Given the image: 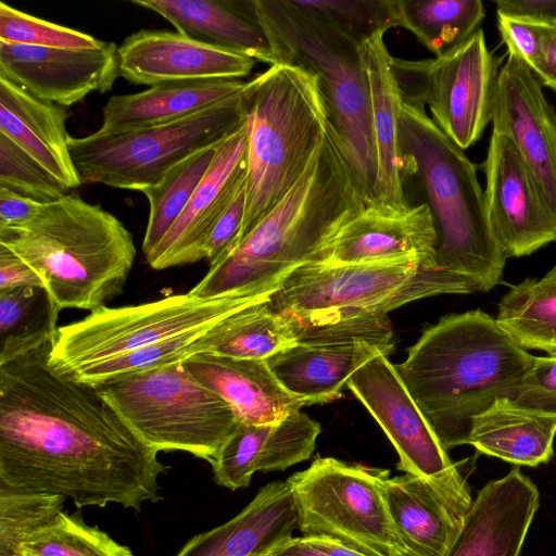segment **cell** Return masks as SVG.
<instances>
[{
	"mask_svg": "<svg viewBox=\"0 0 556 556\" xmlns=\"http://www.w3.org/2000/svg\"><path fill=\"white\" fill-rule=\"evenodd\" d=\"M51 341L0 365V484L77 507L157 502L167 467L97 387L49 364Z\"/></svg>",
	"mask_w": 556,
	"mask_h": 556,
	"instance_id": "cell-1",
	"label": "cell"
},
{
	"mask_svg": "<svg viewBox=\"0 0 556 556\" xmlns=\"http://www.w3.org/2000/svg\"><path fill=\"white\" fill-rule=\"evenodd\" d=\"M366 206L330 122L299 181L189 292L208 299L269 298L296 268L324 263L339 230Z\"/></svg>",
	"mask_w": 556,
	"mask_h": 556,
	"instance_id": "cell-2",
	"label": "cell"
},
{
	"mask_svg": "<svg viewBox=\"0 0 556 556\" xmlns=\"http://www.w3.org/2000/svg\"><path fill=\"white\" fill-rule=\"evenodd\" d=\"M534 355L481 309L441 317L394 365L402 382L448 451L468 444L472 418L514 397Z\"/></svg>",
	"mask_w": 556,
	"mask_h": 556,
	"instance_id": "cell-3",
	"label": "cell"
},
{
	"mask_svg": "<svg viewBox=\"0 0 556 556\" xmlns=\"http://www.w3.org/2000/svg\"><path fill=\"white\" fill-rule=\"evenodd\" d=\"M0 244L40 276L56 313L105 306L123 292L136 256L122 222L76 192L42 204L22 225L0 229Z\"/></svg>",
	"mask_w": 556,
	"mask_h": 556,
	"instance_id": "cell-4",
	"label": "cell"
},
{
	"mask_svg": "<svg viewBox=\"0 0 556 556\" xmlns=\"http://www.w3.org/2000/svg\"><path fill=\"white\" fill-rule=\"evenodd\" d=\"M399 141L403 185L414 182L434 223L437 267L489 292L500 283L507 258L493 237L475 164L425 108L406 102L400 111Z\"/></svg>",
	"mask_w": 556,
	"mask_h": 556,
	"instance_id": "cell-5",
	"label": "cell"
},
{
	"mask_svg": "<svg viewBox=\"0 0 556 556\" xmlns=\"http://www.w3.org/2000/svg\"><path fill=\"white\" fill-rule=\"evenodd\" d=\"M253 5L269 42V64L298 66L317 78L329 122L366 205L374 204L377 159L362 45L294 0H253Z\"/></svg>",
	"mask_w": 556,
	"mask_h": 556,
	"instance_id": "cell-6",
	"label": "cell"
},
{
	"mask_svg": "<svg viewBox=\"0 0 556 556\" xmlns=\"http://www.w3.org/2000/svg\"><path fill=\"white\" fill-rule=\"evenodd\" d=\"M245 104L248 178L240 242L299 181L329 125L317 78L293 65H270L247 81Z\"/></svg>",
	"mask_w": 556,
	"mask_h": 556,
	"instance_id": "cell-7",
	"label": "cell"
},
{
	"mask_svg": "<svg viewBox=\"0 0 556 556\" xmlns=\"http://www.w3.org/2000/svg\"><path fill=\"white\" fill-rule=\"evenodd\" d=\"M466 277L416 261L330 265L293 270L269 295L273 307L303 323L387 316L413 301L477 292Z\"/></svg>",
	"mask_w": 556,
	"mask_h": 556,
	"instance_id": "cell-8",
	"label": "cell"
},
{
	"mask_svg": "<svg viewBox=\"0 0 556 556\" xmlns=\"http://www.w3.org/2000/svg\"><path fill=\"white\" fill-rule=\"evenodd\" d=\"M97 388L157 452L182 451L212 464L241 424L232 407L197 380L184 362L127 375Z\"/></svg>",
	"mask_w": 556,
	"mask_h": 556,
	"instance_id": "cell-9",
	"label": "cell"
},
{
	"mask_svg": "<svg viewBox=\"0 0 556 556\" xmlns=\"http://www.w3.org/2000/svg\"><path fill=\"white\" fill-rule=\"evenodd\" d=\"M245 88L173 122L114 134L70 136L68 149L81 184L137 191L156 184L174 165L219 143L245 122Z\"/></svg>",
	"mask_w": 556,
	"mask_h": 556,
	"instance_id": "cell-10",
	"label": "cell"
},
{
	"mask_svg": "<svg viewBox=\"0 0 556 556\" xmlns=\"http://www.w3.org/2000/svg\"><path fill=\"white\" fill-rule=\"evenodd\" d=\"M388 469L317 456L286 481L303 536L336 539L368 556H408L386 498Z\"/></svg>",
	"mask_w": 556,
	"mask_h": 556,
	"instance_id": "cell-11",
	"label": "cell"
},
{
	"mask_svg": "<svg viewBox=\"0 0 556 556\" xmlns=\"http://www.w3.org/2000/svg\"><path fill=\"white\" fill-rule=\"evenodd\" d=\"M263 300L237 295L203 299L188 292L138 305L103 306L58 328L49 364L71 376L87 366L215 324Z\"/></svg>",
	"mask_w": 556,
	"mask_h": 556,
	"instance_id": "cell-12",
	"label": "cell"
},
{
	"mask_svg": "<svg viewBox=\"0 0 556 556\" xmlns=\"http://www.w3.org/2000/svg\"><path fill=\"white\" fill-rule=\"evenodd\" d=\"M498 64L481 28L445 55L391 60L402 101L427 104L434 124L462 150L475 144L492 122Z\"/></svg>",
	"mask_w": 556,
	"mask_h": 556,
	"instance_id": "cell-13",
	"label": "cell"
},
{
	"mask_svg": "<svg viewBox=\"0 0 556 556\" xmlns=\"http://www.w3.org/2000/svg\"><path fill=\"white\" fill-rule=\"evenodd\" d=\"M346 388L394 446L399 455L396 468L427 482L462 520L472 503L470 486L388 355L379 353L361 366L346 381Z\"/></svg>",
	"mask_w": 556,
	"mask_h": 556,
	"instance_id": "cell-14",
	"label": "cell"
},
{
	"mask_svg": "<svg viewBox=\"0 0 556 556\" xmlns=\"http://www.w3.org/2000/svg\"><path fill=\"white\" fill-rule=\"evenodd\" d=\"M483 167L488 219L505 257L527 256L556 242V214L508 136L492 131Z\"/></svg>",
	"mask_w": 556,
	"mask_h": 556,
	"instance_id": "cell-15",
	"label": "cell"
},
{
	"mask_svg": "<svg viewBox=\"0 0 556 556\" xmlns=\"http://www.w3.org/2000/svg\"><path fill=\"white\" fill-rule=\"evenodd\" d=\"M117 46L61 49L0 41V76L31 96L66 108L93 91L112 89L118 74Z\"/></svg>",
	"mask_w": 556,
	"mask_h": 556,
	"instance_id": "cell-16",
	"label": "cell"
},
{
	"mask_svg": "<svg viewBox=\"0 0 556 556\" xmlns=\"http://www.w3.org/2000/svg\"><path fill=\"white\" fill-rule=\"evenodd\" d=\"M248 121L222 140L208 170L187 206L146 256L153 269L198 262L205 257V245L212 229L247 187Z\"/></svg>",
	"mask_w": 556,
	"mask_h": 556,
	"instance_id": "cell-17",
	"label": "cell"
},
{
	"mask_svg": "<svg viewBox=\"0 0 556 556\" xmlns=\"http://www.w3.org/2000/svg\"><path fill=\"white\" fill-rule=\"evenodd\" d=\"M492 125L513 140L556 214V113L535 74L510 53L500 68Z\"/></svg>",
	"mask_w": 556,
	"mask_h": 556,
	"instance_id": "cell-18",
	"label": "cell"
},
{
	"mask_svg": "<svg viewBox=\"0 0 556 556\" xmlns=\"http://www.w3.org/2000/svg\"><path fill=\"white\" fill-rule=\"evenodd\" d=\"M118 74L135 85L248 76L255 60L203 43L179 33L142 29L129 35L117 48Z\"/></svg>",
	"mask_w": 556,
	"mask_h": 556,
	"instance_id": "cell-19",
	"label": "cell"
},
{
	"mask_svg": "<svg viewBox=\"0 0 556 556\" xmlns=\"http://www.w3.org/2000/svg\"><path fill=\"white\" fill-rule=\"evenodd\" d=\"M437 243V230L427 204H414L404 210L366 205L334 236L324 263L416 261L427 268L439 269Z\"/></svg>",
	"mask_w": 556,
	"mask_h": 556,
	"instance_id": "cell-20",
	"label": "cell"
},
{
	"mask_svg": "<svg viewBox=\"0 0 556 556\" xmlns=\"http://www.w3.org/2000/svg\"><path fill=\"white\" fill-rule=\"evenodd\" d=\"M540 492L515 466L479 490L443 556H519Z\"/></svg>",
	"mask_w": 556,
	"mask_h": 556,
	"instance_id": "cell-21",
	"label": "cell"
},
{
	"mask_svg": "<svg viewBox=\"0 0 556 556\" xmlns=\"http://www.w3.org/2000/svg\"><path fill=\"white\" fill-rule=\"evenodd\" d=\"M320 425L301 410L263 425L241 422L212 465L217 484L236 491L249 486L257 471L285 470L313 454Z\"/></svg>",
	"mask_w": 556,
	"mask_h": 556,
	"instance_id": "cell-22",
	"label": "cell"
},
{
	"mask_svg": "<svg viewBox=\"0 0 556 556\" xmlns=\"http://www.w3.org/2000/svg\"><path fill=\"white\" fill-rule=\"evenodd\" d=\"M298 510L287 481L262 486L227 522L191 538L176 556H253L292 538Z\"/></svg>",
	"mask_w": 556,
	"mask_h": 556,
	"instance_id": "cell-23",
	"label": "cell"
},
{
	"mask_svg": "<svg viewBox=\"0 0 556 556\" xmlns=\"http://www.w3.org/2000/svg\"><path fill=\"white\" fill-rule=\"evenodd\" d=\"M379 353L388 355L363 340L295 342L266 363L279 383L306 406L341 397L349 378Z\"/></svg>",
	"mask_w": 556,
	"mask_h": 556,
	"instance_id": "cell-24",
	"label": "cell"
},
{
	"mask_svg": "<svg viewBox=\"0 0 556 556\" xmlns=\"http://www.w3.org/2000/svg\"><path fill=\"white\" fill-rule=\"evenodd\" d=\"M184 365L197 380L224 399L241 422H277L305 406L279 383L264 359L206 352L191 356Z\"/></svg>",
	"mask_w": 556,
	"mask_h": 556,
	"instance_id": "cell-25",
	"label": "cell"
},
{
	"mask_svg": "<svg viewBox=\"0 0 556 556\" xmlns=\"http://www.w3.org/2000/svg\"><path fill=\"white\" fill-rule=\"evenodd\" d=\"M66 108L42 101L0 76V135L68 190L81 185L70 149Z\"/></svg>",
	"mask_w": 556,
	"mask_h": 556,
	"instance_id": "cell-26",
	"label": "cell"
},
{
	"mask_svg": "<svg viewBox=\"0 0 556 556\" xmlns=\"http://www.w3.org/2000/svg\"><path fill=\"white\" fill-rule=\"evenodd\" d=\"M168 21L176 31L269 64L270 47L253 0H132Z\"/></svg>",
	"mask_w": 556,
	"mask_h": 556,
	"instance_id": "cell-27",
	"label": "cell"
},
{
	"mask_svg": "<svg viewBox=\"0 0 556 556\" xmlns=\"http://www.w3.org/2000/svg\"><path fill=\"white\" fill-rule=\"evenodd\" d=\"M383 35L384 33H380L361 46L369 85L377 159L374 205L404 210L410 205L403 185L399 141V119L403 101L391 66L392 55L384 43Z\"/></svg>",
	"mask_w": 556,
	"mask_h": 556,
	"instance_id": "cell-28",
	"label": "cell"
},
{
	"mask_svg": "<svg viewBox=\"0 0 556 556\" xmlns=\"http://www.w3.org/2000/svg\"><path fill=\"white\" fill-rule=\"evenodd\" d=\"M555 435L556 414L502 397L472 418L468 444L515 466L536 467L553 457Z\"/></svg>",
	"mask_w": 556,
	"mask_h": 556,
	"instance_id": "cell-29",
	"label": "cell"
},
{
	"mask_svg": "<svg viewBox=\"0 0 556 556\" xmlns=\"http://www.w3.org/2000/svg\"><path fill=\"white\" fill-rule=\"evenodd\" d=\"M245 85L240 79L174 81L114 96L102 108L97 131L114 134L173 122L239 93Z\"/></svg>",
	"mask_w": 556,
	"mask_h": 556,
	"instance_id": "cell-30",
	"label": "cell"
},
{
	"mask_svg": "<svg viewBox=\"0 0 556 556\" xmlns=\"http://www.w3.org/2000/svg\"><path fill=\"white\" fill-rule=\"evenodd\" d=\"M394 530L408 556H443L462 520L424 480L404 473L384 482Z\"/></svg>",
	"mask_w": 556,
	"mask_h": 556,
	"instance_id": "cell-31",
	"label": "cell"
},
{
	"mask_svg": "<svg viewBox=\"0 0 556 556\" xmlns=\"http://www.w3.org/2000/svg\"><path fill=\"white\" fill-rule=\"evenodd\" d=\"M236 313L215 324L87 366L67 377L99 387L127 375L185 362L200 353L213 352L227 337Z\"/></svg>",
	"mask_w": 556,
	"mask_h": 556,
	"instance_id": "cell-32",
	"label": "cell"
},
{
	"mask_svg": "<svg viewBox=\"0 0 556 556\" xmlns=\"http://www.w3.org/2000/svg\"><path fill=\"white\" fill-rule=\"evenodd\" d=\"M399 26L431 53L445 55L464 45L485 17L481 0H396Z\"/></svg>",
	"mask_w": 556,
	"mask_h": 556,
	"instance_id": "cell-33",
	"label": "cell"
},
{
	"mask_svg": "<svg viewBox=\"0 0 556 556\" xmlns=\"http://www.w3.org/2000/svg\"><path fill=\"white\" fill-rule=\"evenodd\" d=\"M495 320L522 349L556 353V285L527 278L510 286Z\"/></svg>",
	"mask_w": 556,
	"mask_h": 556,
	"instance_id": "cell-34",
	"label": "cell"
},
{
	"mask_svg": "<svg viewBox=\"0 0 556 556\" xmlns=\"http://www.w3.org/2000/svg\"><path fill=\"white\" fill-rule=\"evenodd\" d=\"M58 315L42 288L0 291V365L52 341Z\"/></svg>",
	"mask_w": 556,
	"mask_h": 556,
	"instance_id": "cell-35",
	"label": "cell"
},
{
	"mask_svg": "<svg viewBox=\"0 0 556 556\" xmlns=\"http://www.w3.org/2000/svg\"><path fill=\"white\" fill-rule=\"evenodd\" d=\"M218 143L199 150L174 165L154 185L142 189L150 211L142 242L147 256L178 219L208 170Z\"/></svg>",
	"mask_w": 556,
	"mask_h": 556,
	"instance_id": "cell-36",
	"label": "cell"
},
{
	"mask_svg": "<svg viewBox=\"0 0 556 556\" xmlns=\"http://www.w3.org/2000/svg\"><path fill=\"white\" fill-rule=\"evenodd\" d=\"M295 342L293 319L277 312L267 298L237 312L227 337L211 353L266 361Z\"/></svg>",
	"mask_w": 556,
	"mask_h": 556,
	"instance_id": "cell-37",
	"label": "cell"
},
{
	"mask_svg": "<svg viewBox=\"0 0 556 556\" xmlns=\"http://www.w3.org/2000/svg\"><path fill=\"white\" fill-rule=\"evenodd\" d=\"M64 501L0 484V556H22L23 544L56 519Z\"/></svg>",
	"mask_w": 556,
	"mask_h": 556,
	"instance_id": "cell-38",
	"label": "cell"
},
{
	"mask_svg": "<svg viewBox=\"0 0 556 556\" xmlns=\"http://www.w3.org/2000/svg\"><path fill=\"white\" fill-rule=\"evenodd\" d=\"M22 556H134L98 527L86 525L79 515L62 511L47 528L22 546Z\"/></svg>",
	"mask_w": 556,
	"mask_h": 556,
	"instance_id": "cell-39",
	"label": "cell"
},
{
	"mask_svg": "<svg viewBox=\"0 0 556 556\" xmlns=\"http://www.w3.org/2000/svg\"><path fill=\"white\" fill-rule=\"evenodd\" d=\"M318 18L362 45L399 26L396 0H294Z\"/></svg>",
	"mask_w": 556,
	"mask_h": 556,
	"instance_id": "cell-40",
	"label": "cell"
},
{
	"mask_svg": "<svg viewBox=\"0 0 556 556\" xmlns=\"http://www.w3.org/2000/svg\"><path fill=\"white\" fill-rule=\"evenodd\" d=\"M0 41L27 46L89 50L103 41L88 34L24 13L0 3Z\"/></svg>",
	"mask_w": 556,
	"mask_h": 556,
	"instance_id": "cell-41",
	"label": "cell"
},
{
	"mask_svg": "<svg viewBox=\"0 0 556 556\" xmlns=\"http://www.w3.org/2000/svg\"><path fill=\"white\" fill-rule=\"evenodd\" d=\"M0 188L42 204L58 201L70 192L3 135H0Z\"/></svg>",
	"mask_w": 556,
	"mask_h": 556,
	"instance_id": "cell-42",
	"label": "cell"
},
{
	"mask_svg": "<svg viewBox=\"0 0 556 556\" xmlns=\"http://www.w3.org/2000/svg\"><path fill=\"white\" fill-rule=\"evenodd\" d=\"M513 400L528 407L556 414V353L534 356Z\"/></svg>",
	"mask_w": 556,
	"mask_h": 556,
	"instance_id": "cell-43",
	"label": "cell"
},
{
	"mask_svg": "<svg viewBox=\"0 0 556 556\" xmlns=\"http://www.w3.org/2000/svg\"><path fill=\"white\" fill-rule=\"evenodd\" d=\"M497 28L508 53L521 59L535 73L542 61L544 41L549 28L498 14Z\"/></svg>",
	"mask_w": 556,
	"mask_h": 556,
	"instance_id": "cell-44",
	"label": "cell"
},
{
	"mask_svg": "<svg viewBox=\"0 0 556 556\" xmlns=\"http://www.w3.org/2000/svg\"><path fill=\"white\" fill-rule=\"evenodd\" d=\"M247 188V187H245ZM245 188L219 217L205 245L210 267L225 260L239 245L245 214Z\"/></svg>",
	"mask_w": 556,
	"mask_h": 556,
	"instance_id": "cell-45",
	"label": "cell"
},
{
	"mask_svg": "<svg viewBox=\"0 0 556 556\" xmlns=\"http://www.w3.org/2000/svg\"><path fill=\"white\" fill-rule=\"evenodd\" d=\"M495 5L498 15L556 28V0H497Z\"/></svg>",
	"mask_w": 556,
	"mask_h": 556,
	"instance_id": "cell-46",
	"label": "cell"
},
{
	"mask_svg": "<svg viewBox=\"0 0 556 556\" xmlns=\"http://www.w3.org/2000/svg\"><path fill=\"white\" fill-rule=\"evenodd\" d=\"M21 287L45 289V283L25 261L0 244V291Z\"/></svg>",
	"mask_w": 556,
	"mask_h": 556,
	"instance_id": "cell-47",
	"label": "cell"
},
{
	"mask_svg": "<svg viewBox=\"0 0 556 556\" xmlns=\"http://www.w3.org/2000/svg\"><path fill=\"white\" fill-rule=\"evenodd\" d=\"M42 203L0 188V229L18 226L38 213Z\"/></svg>",
	"mask_w": 556,
	"mask_h": 556,
	"instance_id": "cell-48",
	"label": "cell"
},
{
	"mask_svg": "<svg viewBox=\"0 0 556 556\" xmlns=\"http://www.w3.org/2000/svg\"><path fill=\"white\" fill-rule=\"evenodd\" d=\"M534 74L542 85L556 91V28L548 30L542 61Z\"/></svg>",
	"mask_w": 556,
	"mask_h": 556,
	"instance_id": "cell-49",
	"label": "cell"
},
{
	"mask_svg": "<svg viewBox=\"0 0 556 556\" xmlns=\"http://www.w3.org/2000/svg\"><path fill=\"white\" fill-rule=\"evenodd\" d=\"M312 546L327 556H368L336 539L328 536H304Z\"/></svg>",
	"mask_w": 556,
	"mask_h": 556,
	"instance_id": "cell-50",
	"label": "cell"
},
{
	"mask_svg": "<svg viewBox=\"0 0 556 556\" xmlns=\"http://www.w3.org/2000/svg\"><path fill=\"white\" fill-rule=\"evenodd\" d=\"M269 556H327L302 538H290L269 552Z\"/></svg>",
	"mask_w": 556,
	"mask_h": 556,
	"instance_id": "cell-51",
	"label": "cell"
},
{
	"mask_svg": "<svg viewBox=\"0 0 556 556\" xmlns=\"http://www.w3.org/2000/svg\"><path fill=\"white\" fill-rule=\"evenodd\" d=\"M545 280L553 282L556 285V264L553 266V268L545 274L543 277Z\"/></svg>",
	"mask_w": 556,
	"mask_h": 556,
	"instance_id": "cell-52",
	"label": "cell"
},
{
	"mask_svg": "<svg viewBox=\"0 0 556 556\" xmlns=\"http://www.w3.org/2000/svg\"><path fill=\"white\" fill-rule=\"evenodd\" d=\"M269 552H265V553H261V554H255L253 556H269Z\"/></svg>",
	"mask_w": 556,
	"mask_h": 556,
	"instance_id": "cell-53",
	"label": "cell"
}]
</instances>
